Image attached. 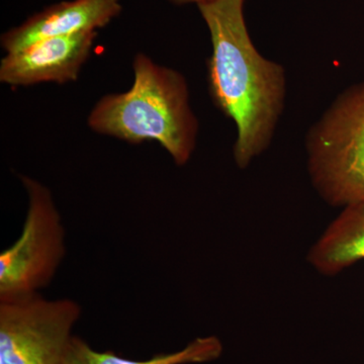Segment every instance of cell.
Masks as SVG:
<instances>
[{"mask_svg": "<svg viewBox=\"0 0 364 364\" xmlns=\"http://www.w3.org/2000/svg\"><path fill=\"white\" fill-rule=\"evenodd\" d=\"M245 1L205 0L196 6L212 42L208 93L236 126L233 155L241 169L269 147L287 95L284 67L263 57L253 44L244 16Z\"/></svg>", "mask_w": 364, "mask_h": 364, "instance_id": "obj_1", "label": "cell"}, {"mask_svg": "<svg viewBox=\"0 0 364 364\" xmlns=\"http://www.w3.org/2000/svg\"><path fill=\"white\" fill-rule=\"evenodd\" d=\"M97 32L38 41L0 61V82L11 86L74 82L90 59Z\"/></svg>", "mask_w": 364, "mask_h": 364, "instance_id": "obj_6", "label": "cell"}, {"mask_svg": "<svg viewBox=\"0 0 364 364\" xmlns=\"http://www.w3.org/2000/svg\"><path fill=\"white\" fill-rule=\"evenodd\" d=\"M121 0H70L33 14L25 23L2 33V49L7 53L48 38L97 32L121 14Z\"/></svg>", "mask_w": 364, "mask_h": 364, "instance_id": "obj_7", "label": "cell"}, {"mask_svg": "<svg viewBox=\"0 0 364 364\" xmlns=\"http://www.w3.org/2000/svg\"><path fill=\"white\" fill-rule=\"evenodd\" d=\"M81 308L39 293L0 301V364H62Z\"/></svg>", "mask_w": 364, "mask_h": 364, "instance_id": "obj_5", "label": "cell"}, {"mask_svg": "<svg viewBox=\"0 0 364 364\" xmlns=\"http://www.w3.org/2000/svg\"><path fill=\"white\" fill-rule=\"evenodd\" d=\"M314 188L334 207L364 200V81L337 97L309 131Z\"/></svg>", "mask_w": 364, "mask_h": 364, "instance_id": "obj_3", "label": "cell"}, {"mask_svg": "<svg viewBox=\"0 0 364 364\" xmlns=\"http://www.w3.org/2000/svg\"><path fill=\"white\" fill-rule=\"evenodd\" d=\"M308 259L329 277L364 260V200L344 208L311 249Z\"/></svg>", "mask_w": 364, "mask_h": 364, "instance_id": "obj_8", "label": "cell"}, {"mask_svg": "<svg viewBox=\"0 0 364 364\" xmlns=\"http://www.w3.org/2000/svg\"><path fill=\"white\" fill-rule=\"evenodd\" d=\"M171 4H176V6H186V4H196L198 6L200 2L205 1V0H168Z\"/></svg>", "mask_w": 364, "mask_h": 364, "instance_id": "obj_10", "label": "cell"}, {"mask_svg": "<svg viewBox=\"0 0 364 364\" xmlns=\"http://www.w3.org/2000/svg\"><path fill=\"white\" fill-rule=\"evenodd\" d=\"M21 181L28 212L21 236L0 254V301L37 294L52 282L65 255V231L51 191L31 177Z\"/></svg>", "mask_w": 364, "mask_h": 364, "instance_id": "obj_4", "label": "cell"}, {"mask_svg": "<svg viewBox=\"0 0 364 364\" xmlns=\"http://www.w3.org/2000/svg\"><path fill=\"white\" fill-rule=\"evenodd\" d=\"M133 71L130 90L100 98L88 116V127L133 145L157 142L176 164H186L196 149L200 126L186 77L143 53L134 57Z\"/></svg>", "mask_w": 364, "mask_h": 364, "instance_id": "obj_2", "label": "cell"}, {"mask_svg": "<svg viewBox=\"0 0 364 364\" xmlns=\"http://www.w3.org/2000/svg\"><path fill=\"white\" fill-rule=\"evenodd\" d=\"M223 344L215 336L202 337L188 343L181 350L159 354L148 360L136 361L121 358L114 352H98L78 337L73 336L62 364H188L215 360L221 356Z\"/></svg>", "mask_w": 364, "mask_h": 364, "instance_id": "obj_9", "label": "cell"}]
</instances>
